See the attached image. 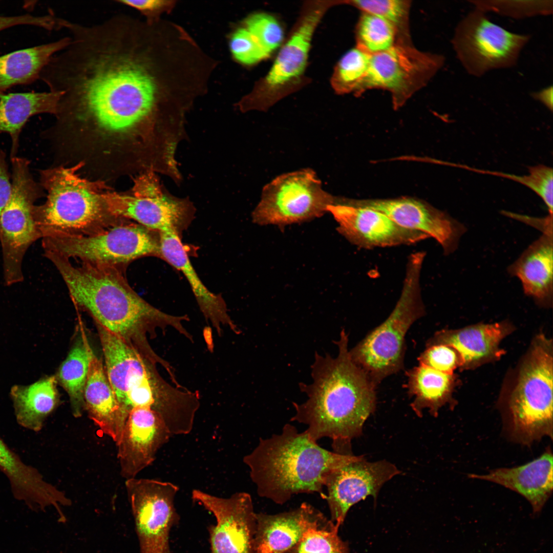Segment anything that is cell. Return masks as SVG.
<instances>
[{
  "mask_svg": "<svg viewBox=\"0 0 553 553\" xmlns=\"http://www.w3.org/2000/svg\"><path fill=\"white\" fill-rule=\"evenodd\" d=\"M70 42L39 79L60 93L54 126L84 156L127 164L169 153L185 138L197 97L192 60L170 26L125 14L68 21Z\"/></svg>",
  "mask_w": 553,
  "mask_h": 553,
  "instance_id": "6da1fadb",
  "label": "cell"
},
{
  "mask_svg": "<svg viewBox=\"0 0 553 553\" xmlns=\"http://www.w3.org/2000/svg\"><path fill=\"white\" fill-rule=\"evenodd\" d=\"M59 272L74 303L89 312L99 324L124 339L145 358L162 365L164 359L152 349L148 342L156 336L157 329L164 333L173 328L189 341L193 336L184 323L188 316L164 312L141 297L130 286L122 268L114 266L82 263L73 265L70 260L45 251Z\"/></svg>",
  "mask_w": 553,
  "mask_h": 553,
  "instance_id": "7a4b0ae2",
  "label": "cell"
},
{
  "mask_svg": "<svg viewBox=\"0 0 553 553\" xmlns=\"http://www.w3.org/2000/svg\"><path fill=\"white\" fill-rule=\"evenodd\" d=\"M348 341L343 329L335 342L338 350L336 357L315 353L312 382L299 386L307 399L302 403L293 402L295 413L291 419L307 425L306 432L316 442L330 438L334 452L342 455H352L351 440L361 435L376 403L375 387L352 360Z\"/></svg>",
  "mask_w": 553,
  "mask_h": 553,
  "instance_id": "3957f363",
  "label": "cell"
},
{
  "mask_svg": "<svg viewBox=\"0 0 553 553\" xmlns=\"http://www.w3.org/2000/svg\"><path fill=\"white\" fill-rule=\"evenodd\" d=\"M356 457L323 449L306 431L286 423L281 433L260 438L243 460L259 496L284 504L294 495L322 494L328 475Z\"/></svg>",
  "mask_w": 553,
  "mask_h": 553,
  "instance_id": "277c9868",
  "label": "cell"
},
{
  "mask_svg": "<svg viewBox=\"0 0 553 553\" xmlns=\"http://www.w3.org/2000/svg\"><path fill=\"white\" fill-rule=\"evenodd\" d=\"M82 166L58 165L40 172L46 202L35 205L33 214L41 239L54 234L87 235L127 221L109 210L103 194L112 189L106 182L79 175Z\"/></svg>",
  "mask_w": 553,
  "mask_h": 553,
  "instance_id": "5b68a950",
  "label": "cell"
},
{
  "mask_svg": "<svg viewBox=\"0 0 553 553\" xmlns=\"http://www.w3.org/2000/svg\"><path fill=\"white\" fill-rule=\"evenodd\" d=\"M552 366L551 341L540 335L507 402L503 427L511 441L530 446L543 437L552 439Z\"/></svg>",
  "mask_w": 553,
  "mask_h": 553,
  "instance_id": "8992f818",
  "label": "cell"
},
{
  "mask_svg": "<svg viewBox=\"0 0 553 553\" xmlns=\"http://www.w3.org/2000/svg\"><path fill=\"white\" fill-rule=\"evenodd\" d=\"M425 254L409 258L401 294L388 317L349 350L352 360L376 386L403 366L405 337L410 326L424 313L420 290V274Z\"/></svg>",
  "mask_w": 553,
  "mask_h": 553,
  "instance_id": "52a82bcc",
  "label": "cell"
},
{
  "mask_svg": "<svg viewBox=\"0 0 553 553\" xmlns=\"http://www.w3.org/2000/svg\"><path fill=\"white\" fill-rule=\"evenodd\" d=\"M338 4V1H313L304 4L298 20L269 72L237 103L241 112L267 111L303 85L314 31L328 10Z\"/></svg>",
  "mask_w": 553,
  "mask_h": 553,
  "instance_id": "ba28073f",
  "label": "cell"
},
{
  "mask_svg": "<svg viewBox=\"0 0 553 553\" xmlns=\"http://www.w3.org/2000/svg\"><path fill=\"white\" fill-rule=\"evenodd\" d=\"M44 251L79 259L83 263L123 269L133 261L160 256V234L127 221L87 235L54 234L42 238Z\"/></svg>",
  "mask_w": 553,
  "mask_h": 553,
  "instance_id": "9c48e42d",
  "label": "cell"
},
{
  "mask_svg": "<svg viewBox=\"0 0 553 553\" xmlns=\"http://www.w3.org/2000/svg\"><path fill=\"white\" fill-rule=\"evenodd\" d=\"M11 163V193L0 216V242L7 286L24 280V256L29 247L41 238L33 209L36 201L42 196V188L34 180L28 160L15 156Z\"/></svg>",
  "mask_w": 553,
  "mask_h": 553,
  "instance_id": "30bf717a",
  "label": "cell"
},
{
  "mask_svg": "<svg viewBox=\"0 0 553 553\" xmlns=\"http://www.w3.org/2000/svg\"><path fill=\"white\" fill-rule=\"evenodd\" d=\"M530 38L529 35L514 33L494 23L486 13L475 8L459 22L451 42L466 72L481 77L515 66Z\"/></svg>",
  "mask_w": 553,
  "mask_h": 553,
  "instance_id": "8fae6325",
  "label": "cell"
},
{
  "mask_svg": "<svg viewBox=\"0 0 553 553\" xmlns=\"http://www.w3.org/2000/svg\"><path fill=\"white\" fill-rule=\"evenodd\" d=\"M103 197L109 210L115 217L134 220L159 232L174 231L180 236L195 212L188 198H179L170 194L156 173L151 171L135 178L130 193H119L111 189L105 192Z\"/></svg>",
  "mask_w": 553,
  "mask_h": 553,
  "instance_id": "7c38bea8",
  "label": "cell"
},
{
  "mask_svg": "<svg viewBox=\"0 0 553 553\" xmlns=\"http://www.w3.org/2000/svg\"><path fill=\"white\" fill-rule=\"evenodd\" d=\"M325 191L315 173L309 168L282 174L263 188L252 214L260 225H286L322 216L334 200Z\"/></svg>",
  "mask_w": 553,
  "mask_h": 553,
  "instance_id": "4fadbf2b",
  "label": "cell"
},
{
  "mask_svg": "<svg viewBox=\"0 0 553 553\" xmlns=\"http://www.w3.org/2000/svg\"><path fill=\"white\" fill-rule=\"evenodd\" d=\"M444 62L441 55L420 51L412 44L396 42L387 50L371 55L366 76L356 95L368 89L387 90L397 109L429 82Z\"/></svg>",
  "mask_w": 553,
  "mask_h": 553,
  "instance_id": "5bb4252c",
  "label": "cell"
},
{
  "mask_svg": "<svg viewBox=\"0 0 553 553\" xmlns=\"http://www.w3.org/2000/svg\"><path fill=\"white\" fill-rule=\"evenodd\" d=\"M125 487L140 553H171L170 531L180 519L174 503L179 487L136 477L125 480Z\"/></svg>",
  "mask_w": 553,
  "mask_h": 553,
  "instance_id": "9a60e30c",
  "label": "cell"
},
{
  "mask_svg": "<svg viewBox=\"0 0 553 553\" xmlns=\"http://www.w3.org/2000/svg\"><path fill=\"white\" fill-rule=\"evenodd\" d=\"M192 498L216 518V524L208 528L211 553H257L256 513L248 493L223 498L194 489Z\"/></svg>",
  "mask_w": 553,
  "mask_h": 553,
  "instance_id": "2e32d148",
  "label": "cell"
},
{
  "mask_svg": "<svg viewBox=\"0 0 553 553\" xmlns=\"http://www.w3.org/2000/svg\"><path fill=\"white\" fill-rule=\"evenodd\" d=\"M400 473L386 460L369 462L364 456L333 470L325 484L330 520L339 527L351 506L369 496L376 500L382 485Z\"/></svg>",
  "mask_w": 553,
  "mask_h": 553,
  "instance_id": "e0dca14e",
  "label": "cell"
},
{
  "mask_svg": "<svg viewBox=\"0 0 553 553\" xmlns=\"http://www.w3.org/2000/svg\"><path fill=\"white\" fill-rule=\"evenodd\" d=\"M327 211L337 222L339 232L360 247L410 245L429 238L421 232L402 228L384 214L356 205L349 199L334 197Z\"/></svg>",
  "mask_w": 553,
  "mask_h": 553,
  "instance_id": "ac0fdd59",
  "label": "cell"
},
{
  "mask_svg": "<svg viewBox=\"0 0 553 553\" xmlns=\"http://www.w3.org/2000/svg\"><path fill=\"white\" fill-rule=\"evenodd\" d=\"M350 201L356 205L384 214L402 228L433 238L445 254L456 250L460 238L466 230L462 224L446 213L413 198Z\"/></svg>",
  "mask_w": 553,
  "mask_h": 553,
  "instance_id": "d6986e66",
  "label": "cell"
},
{
  "mask_svg": "<svg viewBox=\"0 0 553 553\" xmlns=\"http://www.w3.org/2000/svg\"><path fill=\"white\" fill-rule=\"evenodd\" d=\"M172 436L155 411L147 408H133L116 443L121 476L125 480L136 478L154 462L158 450Z\"/></svg>",
  "mask_w": 553,
  "mask_h": 553,
  "instance_id": "ffe728a7",
  "label": "cell"
},
{
  "mask_svg": "<svg viewBox=\"0 0 553 553\" xmlns=\"http://www.w3.org/2000/svg\"><path fill=\"white\" fill-rule=\"evenodd\" d=\"M256 520L257 553H285L308 529L328 521L318 509L305 502L295 509L279 514L256 513Z\"/></svg>",
  "mask_w": 553,
  "mask_h": 553,
  "instance_id": "44dd1931",
  "label": "cell"
},
{
  "mask_svg": "<svg viewBox=\"0 0 553 553\" xmlns=\"http://www.w3.org/2000/svg\"><path fill=\"white\" fill-rule=\"evenodd\" d=\"M0 471L8 479L14 498L32 510L54 507L56 511L67 506L69 498L45 480L35 467L24 463L0 436Z\"/></svg>",
  "mask_w": 553,
  "mask_h": 553,
  "instance_id": "7402d4cb",
  "label": "cell"
},
{
  "mask_svg": "<svg viewBox=\"0 0 553 553\" xmlns=\"http://www.w3.org/2000/svg\"><path fill=\"white\" fill-rule=\"evenodd\" d=\"M552 461L551 449L548 446L541 456L525 464L498 468L484 475L470 474L468 477L494 482L519 494L529 502L533 513H538L552 493Z\"/></svg>",
  "mask_w": 553,
  "mask_h": 553,
  "instance_id": "603a6c76",
  "label": "cell"
},
{
  "mask_svg": "<svg viewBox=\"0 0 553 553\" xmlns=\"http://www.w3.org/2000/svg\"><path fill=\"white\" fill-rule=\"evenodd\" d=\"M159 234L160 257L184 275L206 321L211 324L219 336L222 334L223 326L239 333L221 295L209 290L196 273L180 236L170 231L160 232Z\"/></svg>",
  "mask_w": 553,
  "mask_h": 553,
  "instance_id": "cb8c5ba5",
  "label": "cell"
},
{
  "mask_svg": "<svg viewBox=\"0 0 553 553\" xmlns=\"http://www.w3.org/2000/svg\"><path fill=\"white\" fill-rule=\"evenodd\" d=\"M84 410L101 432L116 443L129 414L119 402L101 361L94 353L84 389Z\"/></svg>",
  "mask_w": 553,
  "mask_h": 553,
  "instance_id": "d4e9b609",
  "label": "cell"
},
{
  "mask_svg": "<svg viewBox=\"0 0 553 553\" xmlns=\"http://www.w3.org/2000/svg\"><path fill=\"white\" fill-rule=\"evenodd\" d=\"M96 325L108 378L119 402L129 414L126 408L127 393L152 366L156 365L144 357L124 339L97 323Z\"/></svg>",
  "mask_w": 553,
  "mask_h": 553,
  "instance_id": "484cf974",
  "label": "cell"
},
{
  "mask_svg": "<svg viewBox=\"0 0 553 553\" xmlns=\"http://www.w3.org/2000/svg\"><path fill=\"white\" fill-rule=\"evenodd\" d=\"M508 332L507 327L497 323L442 330L429 341L427 347L443 344L453 347L461 357V368L470 369L500 356L503 352L499 345Z\"/></svg>",
  "mask_w": 553,
  "mask_h": 553,
  "instance_id": "4316f807",
  "label": "cell"
},
{
  "mask_svg": "<svg viewBox=\"0 0 553 553\" xmlns=\"http://www.w3.org/2000/svg\"><path fill=\"white\" fill-rule=\"evenodd\" d=\"M552 233H543L507 269L520 281L524 293L540 304L553 295Z\"/></svg>",
  "mask_w": 553,
  "mask_h": 553,
  "instance_id": "83f0119b",
  "label": "cell"
},
{
  "mask_svg": "<svg viewBox=\"0 0 553 553\" xmlns=\"http://www.w3.org/2000/svg\"><path fill=\"white\" fill-rule=\"evenodd\" d=\"M60 95L52 91L0 94V134L11 137V158L16 156L19 135L29 119L40 114L54 115Z\"/></svg>",
  "mask_w": 553,
  "mask_h": 553,
  "instance_id": "f1b7e54d",
  "label": "cell"
},
{
  "mask_svg": "<svg viewBox=\"0 0 553 553\" xmlns=\"http://www.w3.org/2000/svg\"><path fill=\"white\" fill-rule=\"evenodd\" d=\"M55 375L44 377L28 385H14L10 396L17 422L22 427L38 432L58 401Z\"/></svg>",
  "mask_w": 553,
  "mask_h": 553,
  "instance_id": "f546056e",
  "label": "cell"
},
{
  "mask_svg": "<svg viewBox=\"0 0 553 553\" xmlns=\"http://www.w3.org/2000/svg\"><path fill=\"white\" fill-rule=\"evenodd\" d=\"M70 42V37L67 36L1 56L0 94L14 86L32 83L39 78L51 58Z\"/></svg>",
  "mask_w": 553,
  "mask_h": 553,
  "instance_id": "4dcf8cb0",
  "label": "cell"
},
{
  "mask_svg": "<svg viewBox=\"0 0 553 553\" xmlns=\"http://www.w3.org/2000/svg\"><path fill=\"white\" fill-rule=\"evenodd\" d=\"M407 388L411 397H414L411 407L419 417L423 409H428L436 417L439 409L451 401L454 387L453 374H445L420 365L407 372Z\"/></svg>",
  "mask_w": 553,
  "mask_h": 553,
  "instance_id": "1f68e13d",
  "label": "cell"
},
{
  "mask_svg": "<svg viewBox=\"0 0 553 553\" xmlns=\"http://www.w3.org/2000/svg\"><path fill=\"white\" fill-rule=\"evenodd\" d=\"M93 354L84 330L80 328L74 344L55 376L69 395L75 418L81 417L84 410L83 392Z\"/></svg>",
  "mask_w": 553,
  "mask_h": 553,
  "instance_id": "d6a6232c",
  "label": "cell"
},
{
  "mask_svg": "<svg viewBox=\"0 0 553 553\" xmlns=\"http://www.w3.org/2000/svg\"><path fill=\"white\" fill-rule=\"evenodd\" d=\"M371 54L355 46L348 51L337 62L331 78L337 94H357L368 70Z\"/></svg>",
  "mask_w": 553,
  "mask_h": 553,
  "instance_id": "836d02e7",
  "label": "cell"
},
{
  "mask_svg": "<svg viewBox=\"0 0 553 553\" xmlns=\"http://www.w3.org/2000/svg\"><path fill=\"white\" fill-rule=\"evenodd\" d=\"M356 46L372 55L388 50L397 41L395 27L381 17L362 12L356 29Z\"/></svg>",
  "mask_w": 553,
  "mask_h": 553,
  "instance_id": "e575fe53",
  "label": "cell"
},
{
  "mask_svg": "<svg viewBox=\"0 0 553 553\" xmlns=\"http://www.w3.org/2000/svg\"><path fill=\"white\" fill-rule=\"evenodd\" d=\"M343 4L351 5L362 12L385 18L396 28L397 42L411 44L409 28L410 1L402 0H355L344 1Z\"/></svg>",
  "mask_w": 553,
  "mask_h": 553,
  "instance_id": "d590c367",
  "label": "cell"
},
{
  "mask_svg": "<svg viewBox=\"0 0 553 553\" xmlns=\"http://www.w3.org/2000/svg\"><path fill=\"white\" fill-rule=\"evenodd\" d=\"M339 527L330 519L311 527L285 553H350L347 542L338 535Z\"/></svg>",
  "mask_w": 553,
  "mask_h": 553,
  "instance_id": "8d00e7d4",
  "label": "cell"
},
{
  "mask_svg": "<svg viewBox=\"0 0 553 553\" xmlns=\"http://www.w3.org/2000/svg\"><path fill=\"white\" fill-rule=\"evenodd\" d=\"M475 8L486 13L493 12L514 19H522L552 13V0H471Z\"/></svg>",
  "mask_w": 553,
  "mask_h": 553,
  "instance_id": "74e56055",
  "label": "cell"
},
{
  "mask_svg": "<svg viewBox=\"0 0 553 553\" xmlns=\"http://www.w3.org/2000/svg\"><path fill=\"white\" fill-rule=\"evenodd\" d=\"M245 28L270 56L282 44L283 28L277 19L266 13H256L244 21Z\"/></svg>",
  "mask_w": 553,
  "mask_h": 553,
  "instance_id": "f35d334b",
  "label": "cell"
},
{
  "mask_svg": "<svg viewBox=\"0 0 553 553\" xmlns=\"http://www.w3.org/2000/svg\"><path fill=\"white\" fill-rule=\"evenodd\" d=\"M229 45L234 59L244 65L251 66L269 57L245 27L232 34Z\"/></svg>",
  "mask_w": 553,
  "mask_h": 553,
  "instance_id": "ab89813d",
  "label": "cell"
},
{
  "mask_svg": "<svg viewBox=\"0 0 553 553\" xmlns=\"http://www.w3.org/2000/svg\"><path fill=\"white\" fill-rule=\"evenodd\" d=\"M418 359L421 365L448 374H453L454 371L462 365L461 357L456 350L443 344L428 347Z\"/></svg>",
  "mask_w": 553,
  "mask_h": 553,
  "instance_id": "60d3db41",
  "label": "cell"
},
{
  "mask_svg": "<svg viewBox=\"0 0 553 553\" xmlns=\"http://www.w3.org/2000/svg\"><path fill=\"white\" fill-rule=\"evenodd\" d=\"M529 174L520 176L519 182L534 191L545 203L552 215L553 172L551 167L538 165L529 167Z\"/></svg>",
  "mask_w": 553,
  "mask_h": 553,
  "instance_id": "b9f144b4",
  "label": "cell"
},
{
  "mask_svg": "<svg viewBox=\"0 0 553 553\" xmlns=\"http://www.w3.org/2000/svg\"><path fill=\"white\" fill-rule=\"evenodd\" d=\"M116 2L139 11L150 24L158 22L164 13H169L176 5V1L164 0H117Z\"/></svg>",
  "mask_w": 553,
  "mask_h": 553,
  "instance_id": "7bdbcfd3",
  "label": "cell"
},
{
  "mask_svg": "<svg viewBox=\"0 0 553 553\" xmlns=\"http://www.w3.org/2000/svg\"><path fill=\"white\" fill-rule=\"evenodd\" d=\"M20 25H30L49 31L57 30L59 28V18L53 14L42 16L30 14L15 16L0 15V32Z\"/></svg>",
  "mask_w": 553,
  "mask_h": 553,
  "instance_id": "ee69618b",
  "label": "cell"
},
{
  "mask_svg": "<svg viewBox=\"0 0 553 553\" xmlns=\"http://www.w3.org/2000/svg\"><path fill=\"white\" fill-rule=\"evenodd\" d=\"M12 190V183L5 153L0 151V216L10 198Z\"/></svg>",
  "mask_w": 553,
  "mask_h": 553,
  "instance_id": "f6af8a7d",
  "label": "cell"
},
{
  "mask_svg": "<svg viewBox=\"0 0 553 553\" xmlns=\"http://www.w3.org/2000/svg\"><path fill=\"white\" fill-rule=\"evenodd\" d=\"M534 98L543 103L550 111L552 110V87H548L532 94Z\"/></svg>",
  "mask_w": 553,
  "mask_h": 553,
  "instance_id": "bcb514c9",
  "label": "cell"
},
{
  "mask_svg": "<svg viewBox=\"0 0 553 553\" xmlns=\"http://www.w3.org/2000/svg\"><path fill=\"white\" fill-rule=\"evenodd\" d=\"M47 131L46 132V133H47V137H48L49 138V137H48V133H47ZM56 153H57V155H58V156L59 158L60 159V160H62V161H63V162H65V163H66L67 164H69V165H75V164H70V163H68V162H67V161H66L65 160H64V159H63V158H62V157H61V156H60V155H59V154H58L57 153V152H56ZM78 164H79V163H78ZM82 167H83V166H82ZM81 170H82V172H84V174H87V173H85V172H84V171H83L82 170V168ZM87 175H88V176H89V177H91V178H94V179H100V180H108V179H104V178H101L96 177H94V176H91V175H89V174H87Z\"/></svg>",
  "mask_w": 553,
  "mask_h": 553,
  "instance_id": "7dc6e473",
  "label": "cell"
},
{
  "mask_svg": "<svg viewBox=\"0 0 553 553\" xmlns=\"http://www.w3.org/2000/svg\"><path fill=\"white\" fill-rule=\"evenodd\" d=\"M60 161L61 162H62L61 164H63V165H67V166H70V165L71 166V165H69V164H67L66 163H65V162H63V161H62L61 160H60ZM79 164H80V163H79ZM88 178H90V179H93V180H102V181H104L103 180H100V179H94V178H93L90 177H89V176L88 177ZM106 181V180H105L104 181Z\"/></svg>",
  "mask_w": 553,
  "mask_h": 553,
  "instance_id": "c3c4849f",
  "label": "cell"
}]
</instances>
